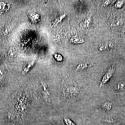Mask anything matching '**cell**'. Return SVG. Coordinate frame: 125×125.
<instances>
[{
  "instance_id": "cell-3",
  "label": "cell",
  "mask_w": 125,
  "mask_h": 125,
  "mask_svg": "<svg viewBox=\"0 0 125 125\" xmlns=\"http://www.w3.org/2000/svg\"><path fill=\"white\" fill-rule=\"evenodd\" d=\"M40 90L45 101L47 102H51V93L47 86L45 83H43L41 84L40 85Z\"/></svg>"
},
{
  "instance_id": "cell-10",
  "label": "cell",
  "mask_w": 125,
  "mask_h": 125,
  "mask_svg": "<svg viewBox=\"0 0 125 125\" xmlns=\"http://www.w3.org/2000/svg\"><path fill=\"white\" fill-rule=\"evenodd\" d=\"M16 48H12L10 49V52L9 53V57L10 58H13L14 57L16 56Z\"/></svg>"
},
{
  "instance_id": "cell-12",
  "label": "cell",
  "mask_w": 125,
  "mask_h": 125,
  "mask_svg": "<svg viewBox=\"0 0 125 125\" xmlns=\"http://www.w3.org/2000/svg\"><path fill=\"white\" fill-rule=\"evenodd\" d=\"M55 58L58 61H61L62 60V57L60 55H58V54H55L54 56Z\"/></svg>"
},
{
  "instance_id": "cell-9",
  "label": "cell",
  "mask_w": 125,
  "mask_h": 125,
  "mask_svg": "<svg viewBox=\"0 0 125 125\" xmlns=\"http://www.w3.org/2000/svg\"><path fill=\"white\" fill-rule=\"evenodd\" d=\"M103 121L107 125L112 124V123H114L115 121L114 118H113L112 117H105Z\"/></svg>"
},
{
  "instance_id": "cell-2",
  "label": "cell",
  "mask_w": 125,
  "mask_h": 125,
  "mask_svg": "<svg viewBox=\"0 0 125 125\" xmlns=\"http://www.w3.org/2000/svg\"><path fill=\"white\" fill-rule=\"evenodd\" d=\"M114 71V68L113 66H111L108 69L100 82L99 85L100 88L103 87L109 81L112 76Z\"/></svg>"
},
{
  "instance_id": "cell-4",
  "label": "cell",
  "mask_w": 125,
  "mask_h": 125,
  "mask_svg": "<svg viewBox=\"0 0 125 125\" xmlns=\"http://www.w3.org/2000/svg\"><path fill=\"white\" fill-rule=\"evenodd\" d=\"M114 89L117 92H122L125 90V82L117 83L114 85Z\"/></svg>"
},
{
  "instance_id": "cell-13",
  "label": "cell",
  "mask_w": 125,
  "mask_h": 125,
  "mask_svg": "<svg viewBox=\"0 0 125 125\" xmlns=\"http://www.w3.org/2000/svg\"><path fill=\"white\" fill-rule=\"evenodd\" d=\"M4 76V73L3 70L0 69V81L2 79Z\"/></svg>"
},
{
  "instance_id": "cell-6",
  "label": "cell",
  "mask_w": 125,
  "mask_h": 125,
  "mask_svg": "<svg viewBox=\"0 0 125 125\" xmlns=\"http://www.w3.org/2000/svg\"><path fill=\"white\" fill-rule=\"evenodd\" d=\"M102 107L105 111L109 112L112 109V103L110 101H107L103 104Z\"/></svg>"
},
{
  "instance_id": "cell-11",
  "label": "cell",
  "mask_w": 125,
  "mask_h": 125,
  "mask_svg": "<svg viewBox=\"0 0 125 125\" xmlns=\"http://www.w3.org/2000/svg\"><path fill=\"white\" fill-rule=\"evenodd\" d=\"M65 124L66 125H75L72 121L68 118H65L64 119Z\"/></svg>"
},
{
  "instance_id": "cell-14",
  "label": "cell",
  "mask_w": 125,
  "mask_h": 125,
  "mask_svg": "<svg viewBox=\"0 0 125 125\" xmlns=\"http://www.w3.org/2000/svg\"><path fill=\"white\" fill-rule=\"evenodd\" d=\"M123 5V2L122 1H118L117 2L116 6L117 7H121Z\"/></svg>"
},
{
  "instance_id": "cell-7",
  "label": "cell",
  "mask_w": 125,
  "mask_h": 125,
  "mask_svg": "<svg viewBox=\"0 0 125 125\" xmlns=\"http://www.w3.org/2000/svg\"><path fill=\"white\" fill-rule=\"evenodd\" d=\"M30 18L31 21L34 23L37 22L39 20L40 16L38 14L36 13H32L30 16Z\"/></svg>"
},
{
  "instance_id": "cell-5",
  "label": "cell",
  "mask_w": 125,
  "mask_h": 125,
  "mask_svg": "<svg viewBox=\"0 0 125 125\" xmlns=\"http://www.w3.org/2000/svg\"><path fill=\"white\" fill-rule=\"evenodd\" d=\"M92 66V64L89 62H83L79 64L77 67L76 70H86Z\"/></svg>"
},
{
  "instance_id": "cell-1",
  "label": "cell",
  "mask_w": 125,
  "mask_h": 125,
  "mask_svg": "<svg viewBox=\"0 0 125 125\" xmlns=\"http://www.w3.org/2000/svg\"><path fill=\"white\" fill-rule=\"evenodd\" d=\"M82 89L80 85L73 79L66 78L62 82V94L66 98L75 100L80 96Z\"/></svg>"
},
{
  "instance_id": "cell-8",
  "label": "cell",
  "mask_w": 125,
  "mask_h": 125,
  "mask_svg": "<svg viewBox=\"0 0 125 125\" xmlns=\"http://www.w3.org/2000/svg\"><path fill=\"white\" fill-rule=\"evenodd\" d=\"M7 7V4L4 1H0V14H2L5 11Z\"/></svg>"
}]
</instances>
